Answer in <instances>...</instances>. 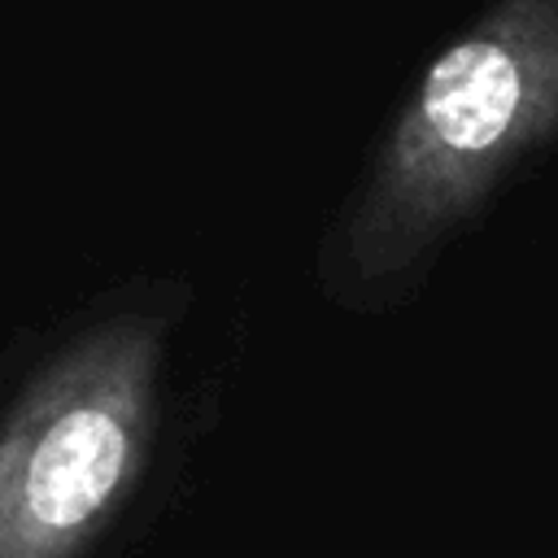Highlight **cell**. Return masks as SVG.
I'll return each instance as SVG.
<instances>
[{
    "label": "cell",
    "instance_id": "6da1fadb",
    "mask_svg": "<svg viewBox=\"0 0 558 558\" xmlns=\"http://www.w3.org/2000/svg\"><path fill=\"white\" fill-rule=\"evenodd\" d=\"M558 144V0H493L414 83L318 253L349 310L423 288L445 248Z\"/></svg>",
    "mask_w": 558,
    "mask_h": 558
},
{
    "label": "cell",
    "instance_id": "7a4b0ae2",
    "mask_svg": "<svg viewBox=\"0 0 558 558\" xmlns=\"http://www.w3.org/2000/svg\"><path fill=\"white\" fill-rule=\"evenodd\" d=\"M170 314L78 323L0 414V558H83L135 493L161 423Z\"/></svg>",
    "mask_w": 558,
    "mask_h": 558
}]
</instances>
